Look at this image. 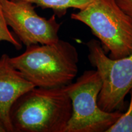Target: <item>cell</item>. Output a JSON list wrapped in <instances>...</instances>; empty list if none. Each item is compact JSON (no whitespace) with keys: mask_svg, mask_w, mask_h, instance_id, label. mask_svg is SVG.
I'll return each instance as SVG.
<instances>
[{"mask_svg":"<svg viewBox=\"0 0 132 132\" xmlns=\"http://www.w3.org/2000/svg\"><path fill=\"white\" fill-rule=\"evenodd\" d=\"M16 70L34 87H63L73 81L78 72L79 56L73 44L61 40L26 47L24 52L11 57Z\"/></svg>","mask_w":132,"mask_h":132,"instance_id":"6da1fadb","label":"cell"},{"mask_svg":"<svg viewBox=\"0 0 132 132\" xmlns=\"http://www.w3.org/2000/svg\"><path fill=\"white\" fill-rule=\"evenodd\" d=\"M72 112L65 86L34 87L15 102L10 119L13 132H65Z\"/></svg>","mask_w":132,"mask_h":132,"instance_id":"7a4b0ae2","label":"cell"},{"mask_svg":"<svg viewBox=\"0 0 132 132\" xmlns=\"http://www.w3.org/2000/svg\"><path fill=\"white\" fill-rule=\"evenodd\" d=\"M71 19L88 26L111 58L132 53V22L116 0H93Z\"/></svg>","mask_w":132,"mask_h":132,"instance_id":"3957f363","label":"cell"},{"mask_svg":"<svg viewBox=\"0 0 132 132\" xmlns=\"http://www.w3.org/2000/svg\"><path fill=\"white\" fill-rule=\"evenodd\" d=\"M102 80L96 70H86L65 86L72 102L71 118L65 132H106L121 116L119 110L107 112L98 105Z\"/></svg>","mask_w":132,"mask_h":132,"instance_id":"277c9868","label":"cell"},{"mask_svg":"<svg viewBox=\"0 0 132 132\" xmlns=\"http://www.w3.org/2000/svg\"><path fill=\"white\" fill-rule=\"evenodd\" d=\"M86 45L89 61L102 80L98 106L107 112L118 110L132 89V53L114 59L106 55L98 40L91 39Z\"/></svg>","mask_w":132,"mask_h":132,"instance_id":"5b68a950","label":"cell"},{"mask_svg":"<svg viewBox=\"0 0 132 132\" xmlns=\"http://www.w3.org/2000/svg\"><path fill=\"white\" fill-rule=\"evenodd\" d=\"M5 20L21 44L26 47L49 44L59 39L61 23L54 14L49 19L36 12L32 3L24 1L1 0Z\"/></svg>","mask_w":132,"mask_h":132,"instance_id":"8992f818","label":"cell"},{"mask_svg":"<svg viewBox=\"0 0 132 132\" xmlns=\"http://www.w3.org/2000/svg\"><path fill=\"white\" fill-rule=\"evenodd\" d=\"M33 87L34 86L12 65L11 57L3 54L0 57V121L7 132H13L10 119L13 105Z\"/></svg>","mask_w":132,"mask_h":132,"instance_id":"52a82bcc","label":"cell"},{"mask_svg":"<svg viewBox=\"0 0 132 132\" xmlns=\"http://www.w3.org/2000/svg\"><path fill=\"white\" fill-rule=\"evenodd\" d=\"M19 1V0H14ZM36 4L43 9H50L56 16H62L69 9L81 10L88 6L93 0H21Z\"/></svg>","mask_w":132,"mask_h":132,"instance_id":"ba28073f","label":"cell"},{"mask_svg":"<svg viewBox=\"0 0 132 132\" xmlns=\"http://www.w3.org/2000/svg\"><path fill=\"white\" fill-rule=\"evenodd\" d=\"M127 111L122 114L106 132H132V89Z\"/></svg>","mask_w":132,"mask_h":132,"instance_id":"9c48e42d","label":"cell"},{"mask_svg":"<svg viewBox=\"0 0 132 132\" xmlns=\"http://www.w3.org/2000/svg\"><path fill=\"white\" fill-rule=\"evenodd\" d=\"M6 42L13 45L16 50H20L22 48V44L10 31L6 20L0 0V42Z\"/></svg>","mask_w":132,"mask_h":132,"instance_id":"30bf717a","label":"cell"},{"mask_svg":"<svg viewBox=\"0 0 132 132\" xmlns=\"http://www.w3.org/2000/svg\"><path fill=\"white\" fill-rule=\"evenodd\" d=\"M116 1L132 22V0H116Z\"/></svg>","mask_w":132,"mask_h":132,"instance_id":"8fae6325","label":"cell"},{"mask_svg":"<svg viewBox=\"0 0 132 132\" xmlns=\"http://www.w3.org/2000/svg\"><path fill=\"white\" fill-rule=\"evenodd\" d=\"M0 132H7L6 128H5L4 125L0 121Z\"/></svg>","mask_w":132,"mask_h":132,"instance_id":"7c38bea8","label":"cell"}]
</instances>
